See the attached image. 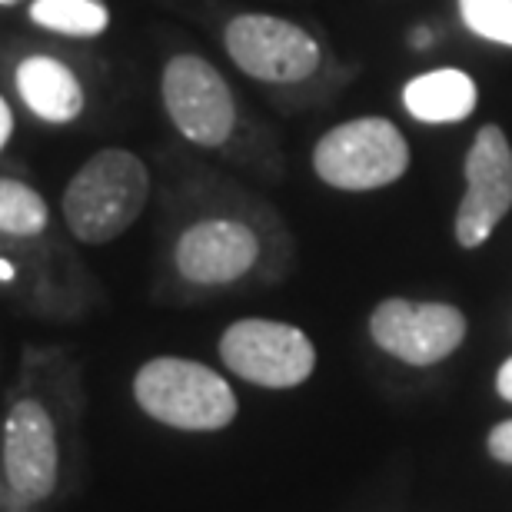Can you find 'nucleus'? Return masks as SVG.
<instances>
[{
	"label": "nucleus",
	"mask_w": 512,
	"mask_h": 512,
	"mask_svg": "<svg viewBox=\"0 0 512 512\" xmlns=\"http://www.w3.org/2000/svg\"><path fill=\"white\" fill-rule=\"evenodd\" d=\"M147 193L150 177L137 153L100 150L67 183L64 220L80 243H110L137 223Z\"/></svg>",
	"instance_id": "1"
},
{
	"label": "nucleus",
	"mask_w": 512,
	"mask_h": 512,
	"mask_svg": "<svg viewBox=\"0 0 512 512\" xmlns=\"http://www.w3.org/2000/svg\"><path fill=\"white\" fill-rule=\"evenodd\" d=\"M133 396L157 423L193 433L223 429L237 416V396L230 383L210 366L177 356H160L143 366L133 380Z\"/></svg>",
	"instance_id": "2"
},
{
	"label": "nucleus",
	"mask_w": 512,
	"mask_h": 512,
	"mask_svg": "<svg viewBox=\"0 0 512 512\" xmlns=\"http://www.w3.org/2000/svg\"><path fill=\"white\" fill-rule=\"evenodd\" d=\"M313 167L336 190H380L409 170L406 137L383 117L333 127L316 143Z\"/></svg>",
	"instance_id": "3"
},
{
	"label": "nucleus",
	"mask_w": 512,
	"mask_h": 512,
	"mask_svg": "<svg viewBox=\"0 0 512 512\" xmlns=\"http://www.w3.org/2000/svg\"><path fill=\"white\" fill-rule=\"evenodd\" d=\"M220 356L227 370L247 383L266 389H290L310 380L316 350L310 336L290 323L240 320L220 340Z\"/></svg>",
	"instance_id": "4"
},
{
	"label": "nucleus",
	"mask_w": 512,
	"mask_h": 512,
	"mask_svg": "<svg viewBox=\"0 0 512 512\" xmlns=\"http://www.w3.org/2000/svg\"><path fill=\"white\" fill-rule=\"evenodd\" d=\"M227 54L247 77L266 84H296L320 67V44L300 24L270 14L233 17L227 27Z\"/></svg>",
	"instance_id": "5"
},
{
	"label": "nucleus",
	"mask_w": 512,
	"mask_h": 512,
	"mask_svg": "<svg viewBox=\"0 0 512 512\" xmlns=\"http://www.w3.org/2000/svg\"><path fill=\"white\" fill-rule=\"evenodd\" d=\"M163 104L187 140L200 147H220L237 124L233 94L220 70L203 57L180 54L163 70Z\"/></svg>",
	"instance_id": "6"
},
{
	"label": "nucleus",
	"mask_w": 512,
	"mask_h": 512,
	"mask_svg": "<svg viewBox=\"0 0 512 512\" xmlns=\"http://www.w3.org/2000/svg\"><path fill=\"white\" fill-rule=\"evenodd\" d=\"M373 340L380 350L409 366H433L459 350L466 336V316L449 303L386 300L373 310Z\"/></svg>",
	"instance_id": "7"
},
{
	"label": "nucleus",
	"mask_w": 512,
	"mask_h": 512,
	"mask_svg": "<svg viewBox=\"0 0 512 512\" xmlns=\"http://www.w3.org/2000/svg\"><path fill=\"white\" fill-rule=\"evenodd\" d=\"M512 207V150L506 133L489 124L476 133L466 157V197L456 213L459 247L473 250L493 237Z\"/></svg>",
	"instance_id": "8"
},
{
	"label": "nucleus",
	"mask_w": 512,
	"mask_h": 512,
	"mask_svg": "<svg viewBox=\"0 0 512 512\" xmlns=\"http://www.w3.org/2000/svg\"><path fill=\"white\" fill-rule=\"evenodd\" d=\"M60 456L54 416L37 399H20L4 423V476L7 483L27 496L30 503H44L57 489Z\"/></svg>",
	"instance_id": "9"
},
{
	"label": "nucleus",
	"mask_w": 512,
	"mask_h": 512,
	"mask_svg": "<svg viewBox=\"0 0 512 512\" xmlns=\"http://www.w3.org/2000/svg\"><path fill=\"white\" fill-rule=\"evenodd\" d=\"M260 240L247 223L203 220L183 233L177 243V270L183 280L200 286H223L253 270Z\"/></svg>",
	"instance_id": "10"
},
{
	"label": "nucleus",
	"mask_w": 512,
	"mask_h": 512,
	"mask_svg": "<svg viewBox=\"0 0 512 512\" xmlns=\"http://www.w3.org/2000/svg\"><path fill=\"white\" fill-rule=\"evenodd\" d=\"M20 100L47 124H70L84 114V87L74 70L54 57H27L17 67Z\"/></svg>",
	"instance_id": "11"
},
{
	"label": "nucleus",
	"mask_w": 512,
	"mask_h": 512,
	"mask_svg": "<svg viewBox=\"0 0 512 512\" xmlns=\"http://www.w3.org/2000/svg\"><path fill=\"white\" fill-rule=\"evenodd\" d=\"M476 84L463 70H429L403 87V104L423 124H459L476 110Z\"/></svg>",
	"instance_id": "12"
},
{
	"label": "nucleus",
	"mask_w": 512,
	"mask_h": 512,
	"mask_svg": "<svg viewBox=\"0 0 512 512\" xmlns=\"http://www.w3.org/2000/svg\"><path fill=\"white\" fill-rule=\"evenodd\" d=\"M30 20L64 37H100L110 24L104 0H34Z\"/></svg>",
	"instance_id": "13"
},
{
	"label": "nucleus",
	"mask_w": 512,
	"mask_h": 512,
	"mask_svg": "<svg viewBox=\"0 0 512 512\" xmlns=\"http://www.w3.org/2000/svg\"><path fill=\"white\" fill-rule=\"evenodd\" d=\"M47 227V203L20 180H0V233L37 237Z\"/></svg>",
	"instance_id": "14"
},
{
	"label": "nucleus",
	"mask_w": 512,
	"mask_h": 512,
	"mask_svg": "<svg viewBox=\"0 0 512 512\" xmlns=\"http://www.w3.org/2000/svg\"><path fill=\"white\" fill-rule=\"evenodd\" d=\"M459 14L476 37L512 47V0H459Z\"/></svg>",
	"instance_id": "15"
},
{
	"label": "nucleus",
	"mask_w": 512,
	"mask_h": 512,
	"mask_svg": "<svg viewBox=\"0 0 512 512\" xmlns=\"http://www.w3.org/2000/svg\"><path fill=\"white\" fill-rule=\"evenodd\" d=\"M489 453H493L499 463L512 466V419L509 423H499L493 433H489Z\"/></svg>",
	"instance_id": "16"
},
{
	"label": "nucleus",
	"mask_w": 512,
	"mask_h": 512,
	"mask_svg": "<svg viewBox=\"0 0 512 512\" xmlns=\"http://www.w3.org/2000/svg\"><path fill=\"white\" fill-rule=\"evenodd\" d=\"M34 503L27 496H20L14 486L7 483V476H0V512H30Z\"/></svg>",
	"instance_id": "17"
},
{
	"label": "nucleus",
	"mask_w": 512,
	"mask_h": 512,
	"mask_svg": "<svg viewBox=\"0 0 512 512\" xmlns=\"http://www.w3.org/2000/svg\"><path fill=\"white\" fill-rule=\"evenodd\" d=\"M10 133H14V114H10L7 100H4V97H0V150H4V147H7Z\"/></svg>",
	"instance_id": "18"
},
{
	"label": "nucleus",
	"mask_w": 512,
	"mask_h": 512,
	"mask_svg": "<svg viewBox=\"0 0 512 512\" xmlns=\"http://www.w3.org/2000/svg\"><path fill=\"white\" fill-rule=\"evenodd\" d=\"M496 389H499V396L509 399V403H512V360H506V363H503V370H499V376H496Z\"/></svg>",
	"instance_id": "19"
},
{
	"label": "nucleus",
	"mask_w": 512,
	"mask_h": 512,
	"mask_svg": "<svg viewBox=\"0 0 512 512\" xmlns=\"http://www.w3.org/2000/svg\"><path fill=\"white\" fill-rule=\"evenodd\" d=\"M429 40H433V34H429V30H416V34H413V44L416 47H426Z\"/></svg>",
	"instance_id": "20"
},
{
	"label": "nucleus",
	"mask_w": 512,
	"mask_h": 512,
	"mask_svg": "<svg viewBox=\"0 0 512 512\" xmlns=\"http://www.w3.org/2000/svg\"><path fill=\"white\" fill-rule=\"evenodd\" d=\"M0 280H14V270H10L7 260H0Z\"/></svg>",
	"instance_id": "21"
},
{
	"label": "nucleus",
	"mask_w": 512,
	"mask_h": 512,
	"mask_svg": "<svg viewBox=\"0 0 512 512\" xmlns=\"http://www.w3.org/2000/svg\"><path fill=\"white\" fill-rule=\"evenodd\" d=\"M0 4H4V7H10V4H17V0H0Z\"/></svg>",
	"instance_id": "22"
}]
</instances>
